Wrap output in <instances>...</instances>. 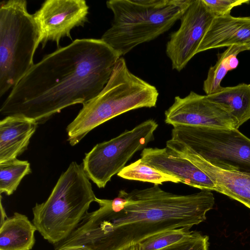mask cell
<instances>
[{"label": "cell", "mask_w": 250, "mask_h": 250, "mask_svg": "<svg viewBox=\"0 0 250 250\" xmlns=\"http://www.w3.org/2000/svg\"><path fill=\"white\" fill-rule=\"evenodd\" d=\"M214 18L202 0H193L180 19L179 29L170 34L166 44V52L173 69L181 71L197 54Z\"/></svg>", "instance_id": "10"}, {"label": "cell", "mask_w": 250, "mask_h": 250, "mask_svg": "<svg viewBox=\"0 0 250 250\" xmlns=\"http://www.w3.org/2000/svg\"><path fill=\"white\" fill-rule=\"evenodd\" d=\"M120 250H139V247L138 244H136L124 247Z\"/></svg>", "instance_id": "26"}, {"label": "cell", "mask_w": 250, "mask_h": 250, "mask_svg": "<svg viewBox=\"0 0 250 250\" xmlns=\"http://www.w3.org/2000/svg\"><path fill=\"white\" fill-rule=\"evenodd\" d=\"M83 165L72 162L59 178L47 200L32 208L33 223L55 245L77 227L96 197Z\"/></svg>", "instance_id": "5"}, {"label": "cell", "mask_w": 250, "mask_h": 250, "mask_svg": "<svg viewBox=\"0 0 250 250\" xmlns=\"http://www.w3.org/2000/svg\"><path fill=\"white\" fill-rule=\"evenodd\" d=\"M99 208L87 212L62 248L83 246L89 250H120L158 233L188 227L206 219L215 199L211 191L180 195L158 185L127 192L113 199L96 197Z\"/></svg>", "instance_id": "1"}, {"label": "cell", "mask_w": 250, "mask_h": 250, "mask_svg": "<svg viewBox=\"0 0 250 250\" xmlns=\"http://www.w3.org/2000/svg\"><path fill=\"white\" fill-rule=\"evenodd\" d=\"M250 42V17L230 14L214 17L204 35L197 53L213 48L244 45Z\"/></svg>", "instance_id": "13"}, {"label": "cell", "mask_w": 250, "mask_h": 250, "mask_svg": "<svg viewBox=\"0 0 250 250\" xmlns=\"http://www.w3.org/2000/svg\"><path fill=\"white\" fill-rule=\"evenodd\" d=\"M202 159L203 169L216 185V191L250 208V173L223 170Z\"/></svg>", "instance_id": "15"}, {"label": "cell", "mask_w": 250, "mask_h": 250, "mask_svg": "<svg viewBox=\"0 0 250 250\" xmlns=\"http://www.w3.org/2000/svg\"><path fill=\"white\" fill-rule=\"evenodd\" d=\"M158 96L156 87L133 74L121 57L102 91L83 104L67 125V141L75 146L92 130L116 116L138 108L155 107Z\"/></svg>", "instance_id": "4"}, {"label": "cell", "mask_w": 250, "mask_h": 250, "mask_svg": "<svg viewBox=\"0 0 250 250\" xmlns=\"http://www.w3.org/2000/svg\"><path fill=\"white\" fill-rule=\"evenodd\" d=\"M165 115V123L173 126L239 127L237 120L220 105L210 101L206 95L192 91L183 98L176 96Z\"/></svg>", "instance_id": "12"}, {"label": "cell", "mask_w": 250, "mask_h": 250, "mask_svg": "<svg viewBox=\"0 0 250 250\" xmlns=\"http://www.w3.org/2000/svg\"><path fill=\"white\" fill-rule=\"evenodd\" d=\"M31 172L27 161L17 158L0 163V193L12 194L22 179Z\"/></svg>", "instance_id": "19"}, {"label": "cell", "mask_w": 250, "mask_h": 250, "mask_svg": "<svg viewBox=\"0 0 250 250\" xmlns=\"http://www.w3.org/2000/svg\"><path fill=\"white\" fill-rule=\"evenodd\" d=\"M89 6L84 0H47L33 15L43 48L49 41L60 47L61 40L72 39L71 30L84 26L88 21Z\"/></svg>", "instance_id": "11"}, {"label": "cell", "mask_w": 250, "mask_h": 250, "mask_svg": "<svg viewBox=\"0 0 250 250\" xmlns=\"http://www.w3.org/2000/svg\"><path fill=\"white\" fill-rule=\"evenodd\" d=\"M40 34L25 0H3L0 6V97L34 65Z\"/></svg>", "instance_id": "6"}, {"label": "cell", "mask_w": 250, "mask_h": 250, "mask_svg": "<svg viewBox=\"0 0 250 250\" xmlns=\"http://www.w3.org/2000/svg\"><path fill=\"white\" fill-rule=\"evenodd\" d=\"M158 126L154 119H148L131 130L96 144L83 160V167L88 178L99 188H104L136 152L144 149L154 139Z\"/></svg>", "instance_id": "8"}, {"label": "cell", "mask_w": 250, "mask_h": 250, "mask_svg": "<svg viewBox=\"0 0 250 250\" xmlns=\"http://www.w3.org/2000/svg\"><path fill=\"white\" fill-rule=\"evenodd\" d=\"M173 127L171 139L182 142L212 165L225 170L250 173V139L238 129Z\"/></svg>", "instance_id": "7"}, {"label": "cell", "mask_w": 250, "mask_h": 250, "mask_svg": "<svg viewBox=\"0 0 250 250\" xmlns=\"http://www.w3.org/2000/svg\"><path fill=\"white\" fill-rule=\"evenodd\" d=\"M214 17L230 14L231 9L243 4L249 3L248 0H202Z\"/></svg>", "instance_id": "23"}, {"label": "cell", "mask_w": 250, "mask_h": 250, "mask_svg": "<svg viewBox=\"0 0 250 250\" xmlns=\"http://www.w3.org/2000/svg\"><path fill=\"white\" fill-rule=\"evenodd\" d=\"M33 223L24 214L15 212L0 228V250H30L35 243Z\"/></svg>", "instance_id": "16"}, {"label": "cell", "mask_w": 250, "mask_h": 250, "mask_svg": "<svg viewBox=\"0 0 250 250\" xmlns=\"http://www.w3.org/2000/svg\"><path fill=\"white\" fill-rule=\"evenodd\" d=\"M246 50H250V42L244 45Z\"/></svg>", "instance_id": "27"}, {"label": "cell", "mask_w": 250, "mask_h": 250, "mask_svg": "<svg viewBox=\"0 0 250 250\" xmlns=\"http://www.w3.org/2000/svg\"><path fill=\"white\" fill-rule=\"evenodd\" d=\"M8 217L6 216L2 203L0 202V224H1Z\"/></svg>", "instance_id": "25"}, {"label": "cell", "mask_w": 250, "mask_h": 250, "mask_svg": "<svg viewBox=\"0 0 250 250\" xmlns=\"http://www.w3.org/2000/svg\"><path fill=\"white\" fill-rule=\"evenodd\" d=\"M234 46L232 45L228 47L224 52L218 54L216 64L209 68L207 77L203 83V90L206 95L212 94L222 87L221 82L227 72L230 70L228 63V58Z\"/></svg>", "instance_id": "20"}, {"label": "cell", "mask_w": 250, "mask_h": 250, "mask_svg": "<svg viewBox=\"0 0 250 250\" xmlns=\"http://www.w3.org/2000/svg\"><path fill=\"white\" fill-rule=\"evenodd\" d=\"M147 164L201 190L215 191L216 185L204 171L202 158L185 144L170 139L163 148L146 147L141 153Z\"/></svg>", "instance_id": "9"}, {"label": "cell", "mask_w": 250, "mask_h": 250, "mask_svg": "<svg viewBox=\"0 0 250 250\" xmlns=\"http://www.w3.org/2000/svg\"><path fill=\"white\" fill-rule=\"evenodd\" d=\"M206 96L234 118L239 127L250 119V84L222 86L216 92Z\"/></svg>", "instance_id": "17"}, {"label": "cell", "mask_w": 250, "mask_h": 250, "mask_svg": "<svg viewBox=\"0 0 250 250\" xmlns=\"http://www.w3.org/2000/svg\"><path fill=\"white\" fill-rule=\"evenodd\" d=\"M117 175L122 178L162 185L165 182L180 183L177 178L147 164L141 158L125 166Z\"/></svg>", "instance_id": "18"}, {"label": "cell", "mask_w": 250, "mask_h": 250, "mask_svg": "<svg viewBox=\"0 0 250 250\" xmlns=\"http://www.w3.org/2000/svg\"><path fill=\"white\" fill-rule=\"evenodd\" d=\"M183 227L165 230L151 235L138 243L139 250H159L185 238L191 231Z\"/></svg>", "instance_id": "21"}, {"label": "cell", "mask_w": 250, "mask_h": 250, "mask_svg": "<svg viewBox=\"0 0 250 250\" xmlns=\"http://www.w3.org/2000/svg\"><path fill=\"white\" fill-rule=\"evenodd\" d=\"M193 0H110L111 27L101 39L121 56L167 32Z\"/></svg>", "instance_id": "3"}, {"label": "cell", "mask_w": 250, "mask_h": 250, "mask_svg": "<svg viewBox=\"0 0 250 250\" xmlns=\"http://www.w3.org/2000/svg\"><path fill=\"white\" fill-rule=\"evenodd\" d=\"M121 57L101 39H76L34 64L11 89L0 113L44 124L63 109L96 97Z\"/></svg>", "instance_id": "2"}, {"label": "cell", "mask_w": 250, "mask_h": 250, "mask_svg": "<svg viewBox=\"0 0 250 250\" xmlns=\"http://www.w3.org/2000/svg\"><path fill=\"white\" fill-rule=\"evenodd\" d=\"M56 250H89L87 248L83 246H75L66 247L65 248Z\"/></svg>", "instance_id": "24"}, {"label": "cell", "mask_w": 250, "mask_h": 250, "mask_svg": "<svg viewBox=\"0 0 250 250\" xmlns=\"http://www.w3.org/2000/svg\"><path fill=\"white\" fill-rule=\"evenodd\" d=\"M208 237L191 231L183 239L159 250H208Z\"/></svg>", "instance_id": "22"}, {"label": "cell", "mask_w": 250, "mask_h": 250, "mask_svg": "<svg viewBox=\"0 0 250 250\" xmlns=\"http://www.w3.org/2000/svg\"><path fill=\"white\" fill-rule=\"evenodd\" d=\"M38 124L21 115L5 116L0 121V163L17 159L28 148Z\"/></svg>", "instance_id": "14"}]
</instances>
